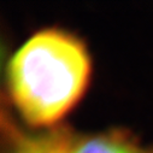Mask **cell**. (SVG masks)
<instances>
[{
	"instance_id": "6da1fadb",
	"label": "cell",
	"mask_w": 153,
	"mask_h": 153,
	"mask_svg": "<svg viewBox=\"0 0 153 153\" xmlns=\"http://www.w3.org/2000/svg\"><path fill=\"white\" fill-rule=\"evenodd\" d=\"M89 72V57L79 39L59 29H44L12 54L7 66L10 95L25 122L50 126L81 98Z\"/></svg>"
},
{
	"instance_id": "7a4b0ae2",
	"label": "cell",
	"mask_w": 153,
	"mask_h": 153,
	"mask_svg": "<svg viewBox=\"0 0 153 153\" xmlns=\"http://www.w3.org/2000/svg\"><path fill=\"white\" fill-rule=\"evenodd\" d=\"M69 143L60 134L19 136L10 147L9 153H68Z\"/></svg>"
},
{
	"instance_id": "3957f363",
	"label": "cell",
	"mask_w": 153,
	"mask_h": 153,
	"mask_svg": "<svg viewBox=\"0 0 153 153\" xmlns=\"http://www.w3.org/2000/svg\"><path fill=\"white\" fill-rule=\"evenodd\" d=\"M68 153H141L133 145L112 136H94L69 145Z\"/></svg>"
}]
</instances>
